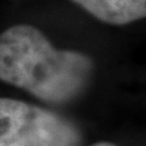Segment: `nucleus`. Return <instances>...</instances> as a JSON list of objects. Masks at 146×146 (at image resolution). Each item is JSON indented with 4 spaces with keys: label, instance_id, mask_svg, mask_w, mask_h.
<instances>
[{
    "label": "nucleus",
    "instance_id": "1",
    "mask_svg": "<svg viewBox=\"0 0 146 146\" xmlns=\"http://www.w3.org/2000/svg\"><path fill=\"white\" fill-rule=\"evenodd\" d=\"M92 70L88 56L58 50L31 25H15L0 34V80L42 102L74 100L89 84Z\"/></svg>",
    "mask_w": 146,
    "mask_h": 146
},
{
    "label": "nucleus",
    "instance_id": "2",
    "mask_svg": "<svg viewBox=\"0 0 146 146\" xmlns=\"http://www.w3.org/2000/svg\"><path fill=\"white\" fill-rule=\"evenodd\" d=\"M77 127L49 110L0 98V146H80Z\"/></svg>",
    "mask_w": 146,
    "mask_h": 146
},
{
    "label": "nucleus",
    "instance_id": "3",
    "mask_svg": "<svg viewBox=\"0 0 146 146\" xmlns=\"http://www.w3.org/2000/svg\"><path fill=\"white\" fill-rule=\"evenodd\" d=\"M96 19L108 25H127L146 18V0H72Z\"/></svg>",
    "mask_w": 146,
    "mask_h": 146
},
{
    "label": "nucleus",
    "instance_id": "4",
    "mask_svg": "<svg viewBox=\"0 0 146 146\" xmlns=\"http://www.w3.org/2000/svg\"><path fill=\"white\" fill-rule=\"evenodd\" d=\"M92 146H115L112 143H108V142H99V143H95Z\"/></svg>",
    "mask_w": 146,
    "mask_h": 146
}]
</instances>
